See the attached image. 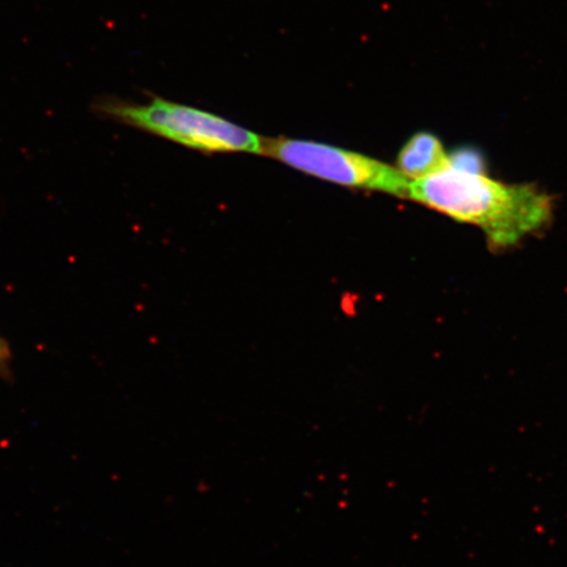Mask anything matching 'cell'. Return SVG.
<instances>
[{
	"label": "cell",
	"mask_w": 567,
	"mask_h": 567,
	"mask_svg": "<svg viewBox=\"0 0 567 567\" xmlns=\"http://www.w3.org/2000/svg\"><path fill=\"white\" fill-rule=\"evenodd\" d=\"M99 116L208 153L264 154L265 138L213 113L153 97L144 104L109 96L97 99Z\"/></svg>",
	"instance_id": "cell-2"
},
{
	"label": "cell",
	"mask_w": 567,
	"mask_h": 567,
	"mask_svg": "<svg viewBox=\"0 0 567 567\" xmlns=\"http://www.w3.org/2000/svg\"><path fill=\"white\" fill-rule=\"evenodd\" d=\"M264 154L299 172L340 186L381 190L409 198V177L399 168L360 153L313 141L265 138Z\"/></svg>",
	"instance_id": "cell-3"
},
{
	"label": "cell",
	"mask_w": 567,
	"mask_h": 567,
	"mask_svg": "<svg viewBox=\"0 0 567 567\" xmlns=\"http://www.w3.org/2000/svg\"><path fill=\"white\" fill-rule=\"evenodd\" d=\"M450 167L470 174L485 173L484 158L473 148H458L455 153L450 154Z\"/></svg>",
	"instance_id": "cell-5"
},
{
	"label": "cell",
	"mask_w": 567,
	"mask_h": 567,
	"mask_svg": "<svg viewBox=\"0 0 567 567\" xmlns=\"http://www.w3.org/2000/svg\"><path fill=\"white\" fill-rule=\"evenodd\" d=\"M450 167V154L442 142L430 133H417L402 147L399 169L409 179H423Z\"/></svg>",
	"instance_id": "cell-4"
},
{
	"label": "cell",
	"mask_w": 567,
	"mask_h": 567,
	"mask_svg": "<svg viewBox=\"0 0 567 567\" xmlns=\"http://www.w3.org/2000/svg\"><path fill=\"white\" fill-rule=\"evenodd\" d=\"M409 198L457 221L478 226L495 247H508L540 230L551 217L547 195L528 186H508L485 174L449 167L411 181Z\"/></svg>",
	"instance_id": "cell-1"
}]
</instances>
